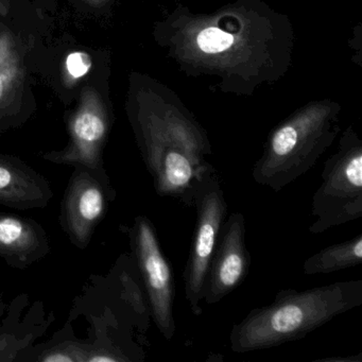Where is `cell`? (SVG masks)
Masks as SVG:
<instances>
[{
  "label": "cell",
  "instance_id": "1",
  "mask_svg": "<svg viewBox=\"0 0 362 362\" xmlns=\"http://www.w3.org/2000/svg\"><path fill=\"white\" fill-rule=\"evenodd\" d=\"M165 56L190 78H211L220 92L251 97L281 81L293 63L296 31L266 0H235L209 13L181 3L154 24Z\"/></svg>",
  "mask_w": 362,
  "mask_h": 362
},
{
  "label": "cell",
  "instance_id": "2",
  "mask_svg": "<svg viewBox=\"0 0 362 362\" xmlns=\"http://www.w3.org/2000/svg\"><path fill=\"white\" fill-rule=\"evenodd\" d=\"M127 111L158 196L194 206L199 182L215 169L206 130L175 90L147 75L132 76Z\"/></svg>",
  "mask_w": 362,
  "mask_h": 362
},
{
  "label": "cell",
  "instance_id": "3",
  "mask_svg": "<svg viewBox=\"0 0 362 362\" xmlns=\"http://www.w3.org/2000/svg\"><path fill=\"white\" fill-rule=\"evenodd\" d=\"M362 305V279L337 281L298 291L283 289L266 306L252 309L230 330L236 354L300 340L334 317Z\"/></svg>",
  "mask_w": 362,
  "mask_h": 362
},
{
  "label": "cell",
  "instance_id": "4",
  "mask_svg": "<svg viewBox=\"0 0 362 362\" xmlns=\"http://www.w3.org/2000/svg\"><path fill=\"white\" fill-rule=\"evenodd\" d=\"M341 112L340 103L322 99L290 114L269 134L252 170L254 181L279 192L306 175L336 141Z\"/></svg>",
  "mask_w": 362,
  "mask_h": 362
},
{
  "label": "cell",
  "instance_id": "5",
  "mask_svg": "<svg viewBox=\"0 0 362 362\" xmlns=\"http://www.w3.org/2000/svg\"><path fill=\"white\" fill-rule=\"evenodd\" d=\"M322 182L313 194L309 233L321 235L362 218V141L353 126L324 163Z\"/></svg>",
  "mask_w": 362,
  "mask_h": 362
},
{
  "label": "cell",
  "instance_id": "6",
  "mask_svg": "<svg viewBox=\"0 0 362 362\" xmlns=\"http://www.w3.org/2000/svg\"><path fill=\"white\" fill-rule=\"evenodd\" d=\"M197 219L183 273L184 293L192 315H202L204 288L211 256L226 220L228 204L215 169L203 175L194 197Z\"/></svg>",
  "mask_w": 362,
  "mask_h": 362
},
{
  "label": "cell",
  "instance_id": "7",
  "mask_svg": "<svg viewBox=\"0 0 362 362\" xmlns=\"http://www.w3.org/2000/svg\"><path fill=\"white\" fill-rule=\"evenodd\" d=\"M137 268L147 294L150 315L166 340L177 332L173 304L175 281L168 258L163 252L156 228L149 218L139 216L131 232Z\"/></svg>",
  "mask_w": 362,
  "mask_h": 362
},
{
  "label": "cell",
  "instance_id": "8",
  "mask_svg": "<svg viewBox=\"0 0 362 362\" xmlns=\"http://www.w3.org/2000/svg\"><path fill=\"white\" fill-rule=\"evenodd\" d=\"M69 143L61 151L43 154L56 164L84 167L96 173H105L103 151L111 128V118L100 94L93 88L81 93L79 105L69 124Z\"/></svg>",
  "mask_w": 362,
  "mask_h": 362
},
{
  "label": "cell",
  "instance_id": "9",
  "mask_svg": "<svg viewBox=\"0 0 362 362\" xmlns=\"http://www.w3.org/2000/svg\"><path fill=\"white\" fill-rule=\"evenodd\" d=\"M113 196L105 173L77 167L65 194L61 217L63 228L74 245L82 249L88 245L105 215L107 201Z\"/></svg>",
  "mask_w": 362,
  "mask_h": 362
},
{
  "label": "cell",
  "instance_id": "10",
  "mask_svg": "<svg viewBox=\"0 0 362 362\" xmlns=\"http://www.w3.org/2000/svg\"><path fill=\"white\" fill-rule=\"evenodd\" d=\"M245 215L235 211L220 230L204 288V303L214 305L236 290L249 274L251 255L245 243Z\"/></svg>",
  "mask_w": 362,
  "mask_h": 362
},
{
  "label": "cell",
  "instance_id": "11",
  "mask_svg": "<svg viewBox=\"0 0 362 362\" xmlns=\"http://www.w3.org/2000/svg\"><path fill=\"white\" fill-rule=\"evenodd\" d=\"M54 192L43 175L20 158L0 154V205L18 209H42Z\"/></svg>",
  "mask_w": 362,
  "mask_h": 362
},
{
  "label": "cell",
  "instance_id": "12",
  "mask_svg": "<svg viewBox=\"0 0 362 362\" xmlns=\"http://www.w3.org/2000/svg\"><path fill=\"white\" fill-rule=\"evenodd\" d=\"M48 251L47 236L41 226L27 218L0 215V257L24 268Z\"/></svg>",
  "mask_w": 362,
  "mask_h": 362
},
{
  "label": "cell",
  "instance_id": "13",
  "mask_svg": "<svg viewBox=\"0 0 362 362\" xmlns=\"http://www.w3.org/2000/svg\"><path fill=\"white\" fill-rule=\"evenodd\" d=\"M22 52L10 31H0V120L18 109L24 86Z\"/></svg>",
  "mask_w": 362,
  "mask_h": 362
},
{
  "label": "cell",
  "instance_id": "14",
  "mask_svg": "<svg viewBox=\"0 0 362 362\" xmlns=\"http://www.w3.org/2000/svg\"><path fill=\"white\" fill-rule=\"evenodd\" d=\"M362 264V234L334 243L307 258L303 264L305 275L329 274L355 268Z\"/></svg>",
  "mask_w": 362,
  "mask_h": 362
},
{
  "label": "cell",
  "instance_id": "15",
  "mask_svg": "<svg viewBox=\"0 0 362 362\" xmlns=\"http://www.w3.org/2000/svg\"><path fill=\"white\" fill-rule=\"evenodd\" d=\"M86 354L75 345L57 347L45 353L43 357L40 358L44 362H77L86 361Z\"/></svg>",
  "mask_w": 362,
  "mask_h": 362
},
{
  "label": "cell",
  "instance_id": "16",
  "mask_svg": "<svg viewBox=\"0 0 362 362\" xmlns=\"http://www.w3.org/2000/svg\"><path fill=\"white\" fill-rule=\"evenodd\" d=\"M92 66V60L88 54L84 52H77V54H71L66 61V78L69 80L79 79L83 77Z\"/></svg>",
  "mask_w": 362,
  "mask_h": 362
},
{
  "label": "cell",
  "instance_id": "17",
  "mask_svg": "<svg viewBox=\"0 0 362 362\" xmlns=\"http://www.w3.org/2000/svg\"><path fill=\"white\" fill-rule=\"evenodd\" d=\"M84 3L88 4L90 7L103 8L109 5L112 0H82Z\"/></svg>",
  "mask_w": 362,
  "mask_h": 362
},
{
  "label": "cell",
  "instance_id": "18",
  "mask_svg": "<svg viewBox=\"0 0 362 362\" xmlns=\"http://www.w3.org/2000/svg\"><path fill=\"white\" fill-rule=\"evenodd\" d=\"M10 13V5L8 0H0V16H7Z\"/></svg>",
  "mask_w": 362,
  "mask_h": 362
}]
</instances>
